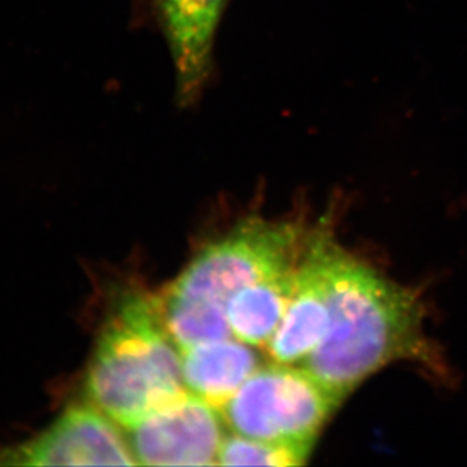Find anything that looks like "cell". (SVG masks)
Instances as JSON below:
<instances>
[{
	"label": "cell",
	"mask_w": 467,
	"mask_h": 467,
	"mask_svg": "<svg viewBox=\"0 0 467 467\" xmlns=\"http://www.w3.org/2000/svg\"><path fill=\"white\" fill-rule=\"evenodd\" d=\"M330 322L321 344L300 363L344 402L370 375L401 358H425L418 296L354 259L328 239Z\"/></svg>",
	"instance_id": "obj_1"
},
{
	"label": "cell",
	"mask_w": 467,
	"mask_h": 467,
	"mask_svg": "<svg viewBox=\"0 0 467 467\" xmlns=\"http://www.w3.org/2000/svg\"><path fill=\"white\" fill-rule=\"evenodd\" d=\"M340 404L303 366L271 362L243 384L221 415L239 436L313 448Z\"/></svg>",
	"instance_id": "obj_3"
},
{
	"label": "cell",
	"mask_w": 467,
	"mask_h": 467,
	"mask_svg": "<svg viewBox=\"0 0 467 467\" xmlns=\"http://www.w3.org/2000/svg\"><path fill=\"white\" fill-rule=\"evenodd\" d=\"M181 358L186 390L220 411L262 366L256 347L236 337L183 349Z\"/></svg>",
	"instance_id": "obj_9"
},
{
	"label": "cell",
	"mask_w": 467,
	"mask_h": 467,
	"mask_svg": "<svg viewBox=\"0 0 467 467\" xmlns=\"http://www.w3.org/2000/svg\"><path fill=\"white\" fill-rule=\"evenodd\" d=\"M85 390L93 406L126 430L188 392L181 351L163 326L155 296L130 294L110 312Z\"/></svg>",
	"instance_id": "obj_2"
},
{
	"label": "cell",
	"mask_w": 467,
	"mask_h": 467,
	"mask_svg": "<svg viewBox=\"0 0 467 467\" xmlns=\"http://www.w3.org/2000/svg\"><path fill=\"white\" fill-rule=\"evenodd\" d=\"M155 296L163 326L179 351L234 336L225 306L203 296L174 291L170 286Z\"/></svg>",
	"instance_id": "obj_11"
},
{
	"label": "cell",
	"mask_w": 467,
	"mask_h": 467,
	"mask_svg": "<svg viewBox=\"0 0 467 467\" xmlns=\"http://www.w3.org/2000/svg\"><path fill=\"white\" fill-rule=\"evenodd\" d=\"M330 236L310 234L296 269V286L280 326L265 347L271 362L300 365L321 344L330 322L326 250Z\"/></svg>",
	"instance_id": "obj_7"
},
{
	"label": "cell",
	"mask_w": 467,
	"mask_h": 467,
	"mask_svg": "<svg viewBox=\"0 0 467 467\" xmlns=\"http://www.w3.org/2000/svg\"><path fill=\"white\" fill-rule=\"evenodd\" d=\"M296 266L289 273L234 292L225 305L234 337L265 348L282 322L296 286Z\"/></svg>",
	"instance_id": "obj_10"
},
{
	"label": "cell",
	"mask_w": 467,
	"mask_h": 467,
	"mask_svg": "<svg viewBox=\"0 0 467 467\" xmlns=\"http://www.w3.org/2000/svg\"><path fill=\"white\" fill-rule=\"evenodd\" d=\"M220 410L191 392L128 428L141 466H215L224 439Z\"/></svg>",
	"instance_id": "obj_5"
},
{
	"label": "cell",
	"mask_w": 467,
	"mask_h": 467,
	"mask_svg": "<svg viewBox=\"0 0 467 467\" xmlns=\"http://www.w3.org/2000/svg\"><path fill=\"white\" fill-rule=\"evenodd\" d=\"M6 466H138L119 423L96 406H71L46 431L0 448Z\"/></svg>",
	"instance_id": "obj_6"
},
{
	"label": "cell",
	"mask_w": 467,
	"mask_h": 467,
	"mask_svg": "<svg viewBox=\"0 0 467 467\" xmlns=\"http://www.w3.org/2000/svg\"><path fill=\"white\" fill-rule=\"evenodd\" d=\"M312 450L310 446L259 441L234 432V436L223 439L218 466H301L307 462Z\"/></svg>",
	"instance_id": "obj_12"
},
{
	"label": "cell",
	"mask_w": 467,
	"mask_h": 467,
	"mask_svg": "<svg viewBox=\"0 0 467 467\" xmlns=\"http://www.w3.org/2000/svg\"><path fill=\"white\" fill-rule=\"evenodd\" d=\"M307 241L300 225L252 218L204 247L170 287L225 306L239 289L296 269Z\"/></svg>",
	"instance_id": "obj_4"
},
{
	"label": "cell",
	"mask_w": 467,
	"mask_h": 467,
	"mask_svg": "<svg viewBox=\"0 0 467 467\" xmlns=\"http://www.w3.org/2000/svg\"><path fill=\"white\" fill-rule=\"evenodd\" d=\"M227 4L229 0H159L181 105H192L208 84L216 31Z\"/></svg>",
	"instance_id": "obj_8"
}]
</instances>
